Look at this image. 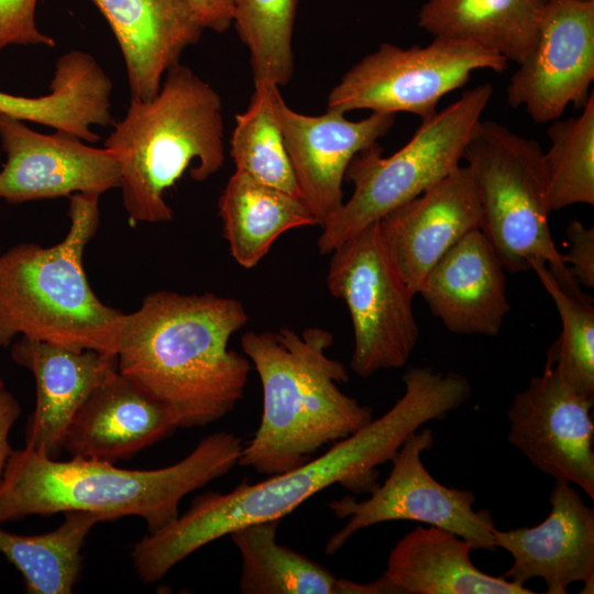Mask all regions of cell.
Instances as JSON below:
<instances>
[{"instance_id": "6da1fadb", "label": "cell", "mask_w": 594, "mask_h": 594, "mask_svg": "<svg viewBox=\"0 0 594 594\" xmlns=\"http://www.w3.org/2000/svg\"><path fill=\"white\" fill-rule=\"evenodd\" d=\"M405 391L389 410L340 440L318 458L258 483L244 479L228 493L209 491L188 510L133 548L131 559L145 583L162 580L177 563L232 530L258 521L283 519L311 496L340 484L352 493H371L378 484L377 466L391 462L407 437L431 420L458 409L453 382L430 366L409 369Z\"/></svg>"}, {"instance_id": "7a4b0ae2", "label": "cell", "mask_w": 594, "mask_h": 594, "mask_svg": "<svg viewBox=\"0 0 594 594\" xmlns=\"http://www.w3.org/2000/svg\"><path fill=\"white\" fill-rule=\"evenodd\" d=\"M248 320L237 298L155 292L124 314L118 372L163 405L177 428L210 425L244 396L252 364L229 341Z\"/></svg>"}, {"instance_id": "3957f363", "label": "cell", "mask_w": 594, "mask_h": 594, "mask_svg": "<svg viewBox=\"0 0 594 594\" xmlns=\"http://www.w3.org/2000/svg\"><path fill=\"white\" fill-rule=\"evenodd\" d=\"M242 449L240 437L219 431L183 460L155 470L79 458L57 461L28 447L12 450L0 483V526L31 515L89 512L101 521L139 516L155 532L178 518L186 495L237 466Z\"/></svg>"}, {"instance_id": "277c9868", "label": "cell", "mask_w": 594, "mask_h": 594, "mask_svg": "<svg viewBox=\"0 0 594 594\" xmlns=\"http://www.w3.org/2000/svg\"><path fill=\"white\" fill-rule=\"evenodd\" d=\"M332 344V333L319 327L242 334L262 384L263 410L238 465L266 476L284 473L372 421V408L339 388L349 373L328 355Z\"/></svg>"}, {"instance_id": "5b68a950", "label": "cell", "mask_w": 594, "mask_h": 594, "mask_svg": "<svg viewBox=\"0 0 594 594\" xmlns=\"http://www.w3.org/2000/svg\"><path fill=\"white\" fill-rule=\"evenodd\" d=\"M105 147L120 166L125 211L135 222H166L173 210L165 193L189 172L205 182L224 162L222 102L189 67L167 70L157 95L131 99Z\"/></svg>"}, {"instance_id": "8992f818", "label": "cell", "mask_w": 594, "mask_h": 594, "mask_svg": "<svg viewBox=\"0 0 594 594\" xmlns=\"http://www.w3.org/2000/svg\"><path fill=\"white\" fill-rule=\"evenodd\" d=\"M69 197L70 227L59 243H20L0 253V348L21 336L117 355L124 314L98 299L82 264L99 227L100 195Z\"/></svg>"}, {"instance_id": "52a82bcc", "label": "cell", "mask_w": 594, "mask_h": 594, "mask_svg": "<svg viewBox=\"0 0 594 594\" xmlns=\"http://www.w3.org/2000/svg\"><path fill=\"white\" fill-rule=\"evenodd\" d=\"M463 160L479 189L480 230L505 271H531V262H542L564 287L581 290L550 232L540 144L501 123L480 120Z\"/></svg>"}, {"instance_id": "ba28073f", "label": "cell", "mask_w": 594, "mask_h": 594, "mask_svg": "<svg viewBox=\"0 0 594 594\" xmlns=\"http://www.w3.org/2000/svg\"><path fill=\"white\" fill-rule=\"evenodd\" d=\"M493 92L490 82L464 91L454 102L421 120L410 140L387 157L382 156L378 143L356 154L344 176L354 191L322 223L317 242L320 254H330L343 241L460 166Z\"/></svg>"}, {"instance_id": "9c48e42d", "label": "cell", "mask_w": 594, "mask_h": 594, "mask_svg": "<svg viewBox=\"0 0 594 594\" xmlns=\"http://www.w3.org/2000/svg\"><path fill=\"white\" fill-rule=\"evenodd\" d=\"M327 285L350 312L354 349L350 367L367 378L403 367L418 341L415 294L405 283L383 240L378 221L331 252Z\"/></svg>"}, {"instance_id": "30bf717a", "label": "cell", "mask_w": 594, "mask_h": 594, "mask_svg": "<svg viewBox=\"0 0 594 594\" xmlns=\"http://www.w3.org/2000/svg\"><path fill=\"white\" fill-rule=\"evenodd\" d=\"M507 66L505 57L469 41L435 37L427 46L408 48L383 43L342 76L328 96V109L408 112L424 120L474 70L502 73Z\"/></svg>"}, {"instance_id": "8fae6325", "label": "cell", "mask_w": 594, "mask_h": 594, "mask_svg": "<svg viewBox=\"0 0 594 594\" xmlns=\"http://www.w3.org/2000/svg\"><path fill=\"white\" fill-rule=\"evenodd\" d=\"M432 446L430 428L415 431L392 458L388 476L373 488L369 498L344 496L328 503L332 514L346 522L329 538L326 554H334L358 531L394 520L419 521L450 530L470 542L473 550L497 549L492 515L487 509H474L475 495L448 487L427 471L421 457Z\"/></svg>"}, {"instance_id": "7c38bea8", "label": "cell", "mask_w": 594, "mask_h": 594, "mask_svg": "<svg viewBox=\"0 0 594 594\" xmlns=\"http://www.w3.org/2000/svg\"><path fill=\"white\" fill-rule=\"evenodd\" d=\"M594 80V0H548L537 41L507 87V102L536 123L573 103L583 108Z\"/></svg>"}, {"instance_id": "4fadbf2b", "label": "cell", "mask_w": 594, "mask_h": 594, "mask_svg": "<svg viewBox=\"0 0 594 594\" xmlns=\"http://www.w3.org/2000/svg\"><path fill=\"white\" fill-rule=\"evenodd\" d=\"M594 398L574 391L550 366L516 394L507 411V439L554 480L581 487L594 499Z\"/></svg>"}, {"instance_id": "5bb4252c", "label": "cell", "mask_w": 594, "mask_h": 594, "mask_svg": "<svg viewBox=\"0 0 594 594\" xmlns=\"http://www.w3.org/2000/svg\"><path fill=\"white\" fill-rule=\"evenodd\" d=\"M0 140L7 161L0 172V199L11 204L101 195L120 187V166L107 147L67 133L44 134L0 112Z\"/></svg>"}, {"instance_id": "9a60e30c", "label": "cell", "mask_w": 594, "mask_h": 594, "mask_svg": "<svg viewBox=\"0 0 594 594\" xmlns=\"http://www.w3.org/2000/svg\"><path fill=\"white\" fill-rule=\"evenodd\" d=\"M277 114L301 199L321 227L344 201L342 184L350 162L388 133L395 114L372 112L351 121L327 109L309 116L294 111L283 97Z\"/></svg>"}, {"instance_id": "2e32d148", "label": "cell", "mask_w": 594, "mask_h": 594, "mask_svg": "<svg viewBox=\"0 0 594 594\" xmlns=\"http://www.w3.org/2000/svg\"><path fill=\"white\" fill-rule=\"evenodd\" d=\"M551 510L539 525L506 531L495 529L497 548L513 557L502 578L519 585L541 579L548 594H565L572 583L581 593L594 591V510L572 484L554 480Z\"/></svg>"}, {"instance_id": "e0dca14e", "label": "cell", "mask_w": 594, "mask_h": 594, "mask_svg": "<svg viewBox=\"0 0 594 594\" xmlns=\"http://www.w3.org/2000/svg\"><path fill=\"white\" fill-rule=\"evenodd\" d=\"M480 223L479 189L468 165L378 220L385 245L415 295L440 257Z\"/></svg>"}, {"instance_id": "ac0fdd59", "label": "cell", "mask_w": 594, "mask_h": 594, "mask_svg": "<svg viewBox=\"0 0 594 594\" xmlns=\"http://www.w3.org/2000/svg\"><path fill=\"white\" fill-rule=\"evenodd\" d=\"M11 356L33 373L36 384L25 447L57 459L64 450L68 427L84 402L118 371L117 355L21 337L12 344Z\"/></svg>"}, {"instance_id": "d6986e66", "label": "cell", "mask_w": 594, "mask_h": 594, "mask_svg": "<svg viewBox=\"0 0 594 594\" xmlns=\"http://www.w3.org/2000/svg\"><path fill=\"white\" fill-rule=\"evenodd\" d=\"M505 272L488 240L476 229L440 257L418 294L450 332L495 337L510 309Z\"/></svg>"}, {"instance_id": "ffe728a7", "label": "cell", "mask_w": 594, "mask_h": 594, "mask_svg": "<svg viewBox=\"0 0 594 594\" xmlns=\"http://www.w3.org/2000/svg\"><path fill=\"white\" fill-rule=\"evenodd\" d=\"M108 21L123 55L131 99L154 98L204 28L188 0H90Z\"/></svg>"}, {"instance_id": "44dd1931", "label": "cell", "mask_w": 594, "mask_h": 594, "mask_svg": "<svg viewBox=\"0 0 594 594\" xmlns=\"http://www.w3.org/2000/svg\"><path fill=\"white\" fill-rule=\"evenodd\" d=\"M175 429L166 408L117 371L84 402L68 427L64 450L70 458L114 463Z\"/></svg>"}, {"instance_id": "7402d4cb", "label": "cell", "mask_w": 594, "mask_h": 594, "mask_svg": "<svg viewBox=\"0 0 594 594\" xmlns=\"http://www.w3.org/2000/svg\"><path fill=\"white\" fill-rule=\"evenodd\" d=\"M470 542L454 532L418 526L391 550L384 579L396 594H532L471 561Z\"/></svg>"}, {"instance_id": "603a6c76", "label": "cell", "mask_w": 594, "mask_h": 594, "mask_svg": "<svg viewBox=\"0 0 594 594\" xmlns=\"http://www.w3.org/2000/svg\"><path fill=\"white\" fill-rule=\"evenodd\" d=\"M548 0H427L418 15L435 37L473 42L508 62L532 50Z\"/></svg>"}, {"instance_id": "cb8c5ba5", "label": "cell", "mask_w": 594, "mask_h": 594, "mask_svg": "<svg viewBox=\"0 0 594 594\" xmlns=\"http://www.w3.org/2000/svg\"><path fill=\"white\" fill-rule=\"evenodd\" d=\"M218 209L231 255L244 268L257 265L286 231L320 226L300 198L239 170L229 178Z\"/></svg>"}, {"instance_id": "d4e9b609", "label": "cell", "mask_w": 594, "mask_h": 594, "mask_svg": "<svg viewBox=\"0 0 594 594\" xmlns=\"http://www.w3.org/2000/svg\"><path fill=\"white\" fill-rule=\"evenodd\" d=\"M282 519L249 524L229 536L241 560L243 594H358V582L337 579L308 557L276 541Z\"/></svg>"}, {"instance_id": "484cf974", "label": "cell", "mask_w": 594, "mask_h": 594, "mask_svg": "<svg viewBox=\"0 0 594 594\" xmlns=\"http://www.w3.org/2000/svg\"><path fill=\"white\" fill-rule=\"evenodd\" d=\"M64 515L58 527L42 535H16L0 528V552L20 571L28 593L69 594L79 579L85 540L101 520L89 512Z\"/></svg>"}, {"instance_id": "4316f807", "label": "cell", "mask_w": 594, "mask_h": 594, "mask_svg": "<svg viewBox=\"0 0 594 594\" xmlns=\"http://www.w3.org/2000/svg\"><path fill=\"white\" fill-rule=\"evenodd\" d=\"M280 97L277 85L254 82L249 107L235 117L230 154L235 170L301 199L278 120Z\"/></svg>"}, {"instance_id": "83f0119b", "label": "cell", "mask_w": 594, "mask_h": 594, "mask_svg": "<svg viewBox=\"0 0 594 594\" xmlns=\"http://www.w3.org/2000/svg\"><path fill=\"white\" fill-rule=\"evenodd\" d=\"M548 136L543 161L550 212L575 204L594 205V92L580 116L552 121Z\"/></svg>"}, {"instance_id": "f1b7e54d", "label": "cell", "mask_w": 594, "mask_h": 594, "mask_svg": "<svg viewBox=\"0 0 594 594\" xmlns=\"http://www.w3.org/2000/svg\"><path fill=\"white\" fill-rule=\"evenodd\" d=\"M530 268L553 300L562 323L558 339L547 351L546 365L578 393L594 398V307L582 290L564 287L547 264L531 262Z\"/></svg>"}, {"instance_id": "f546056e", "label": "cell", "mask_w": 594, "mask_h": 594, "mask_svg": "<svg viewBox=\"0 0 594 594\" xmlns=\"http://www.w3.org/2000/svg\"><path fill=\"white\" fill-rule=\"evenodd\" d=\"M296 9L297 0H237L232 23L249 50L254 82L280 87L292 79Z\"/></svg>"}, {"instance_id": "4dcf8cb0", "label": "cell", "mask_w": 594, "mask_h": 594, "mask_svg": "<svg viewBox=\"0 0 594 594\" xmlns=\"http://www.w3.org/2000/svg\"><path fill=\"white\" fill-rule=\"evenodd\" d=\"M37 0H0V50L9 45L54 46L35 23Z\"/></svg>"}, {"instance_id": "1f68e13d", "label": "cell", "mask_w": 594, "mask_h": 594, "mask_svg": "<svg viewBox=\"0 0 594 594\" xmlns=\"http://www.w3.org/2000/svg\"><path fill=\"white\" fill-rule=\"evenodd\" d=\"M565 263L579 286L594 288V228L573 220L566 228Z\"/></svg>"}, {"instance_id": "d6a6232c", "label": "cell", "mask_w": 594, "mask_h": 594, "mask_svg": "<svg viewBox=\"0 0 594 594\" xmlns=\"http://www.w3.org/2000/svg\"><path fill=\"white\" fill-rule=\"evenodd\" d=\"M204 29L222 33L232 24L237 0H188Z\"/></svg>"}, {"instance_id": "836d02e7", "label": "cell", "mask_w": 594, "mask_h": 594, "mask_svg": "<svg viewBox=\"0 0 594 594\" xmlns=\"http://www.w3.org/2000/svg\"><path fill=\"white\" fill-rule=\"evenodd\" d=\"M48 111L45 97H22L0 91V112L19 120L42 122Z\"/></svg>"}, {"instance_id": "e575fe53", "label": "cell", "mask_w": 594, "mask_h": 594, "mask_svg": "<svg viewBox=\"0 0 594 594\" xmlns=\"http://www.w3.org/2000/svg\"><path fill=\"white\" fill-rule=\"evenodd\" d=\"M21 413L18 399L4 387L0 388V483L13 449L9 443V433Z\"/></svg>"}, {"instance_id": "d590c367", "label": "cell", "mask_w": 594, "mask_h": 594, "mask_svg": "<svg viewBox=\"0 0 594 594\" xmlns=\"http://www.w3.org/2000/svg\"><path fill=\"white\" fill-rule=\"evenodd\" d=\"M2 387H3V382H2V380L0 377V388H2Z\"/></svg>"}, {"instance_id": "8d00e7d4", "label": "cell", "mask_w": 594, "mask_h": 594, "mask_svg": "<svg viewBox=\"0 0 594 594\" xmlns=\"http://www.w3.org/2000/svg\"><path fill=\"white\" fill-rule=\"evenodd\" d=\"M585 1H590V0H585Z\"/></svg>"}]
</instances>
